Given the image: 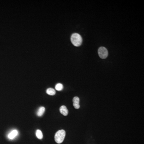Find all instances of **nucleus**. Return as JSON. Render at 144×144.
<instances>
[{
  "label": "nucleus",
  "instance_id": "obj_1",
  "mask_svg": "<svg viewBox=\"0 0 144 144\" xmlns=\"http://www.w3.org/2000/svg\"><path fill=\"white\" fill-rule=\"evenodd\" d=\"M71 41L72 44L75 47L81 46L82 43L81 36L78 33H74L71 36Z\"/></svg>",
  "mask_w": 144,
  "mask_h": 144
},
{
  "label": "nucleus",
  "instance_id": "obj_2",
  "mask_svg": "<svg viewBox=\"0 0 144 144\" xmlns=\"http://www.w3.org/2000/svg\"><path fill=\"white\" fill-rule=\"evenodd\" d=\"M66 132L64 130L58 131L55 135L54 140L58 144H60L63 142L65 137Z\"/></svg>",
  "mask_w": 144,
  "mask_h": 144
},
{
  "label": "nucleus",
  "instance_id": "obj_3",
  "mask_svg": "<svg viewBox=\"0 0 144 144\" xmlns=\"http://www.w3.org/2000/svg\"><path fill=\"white\" fill-rule=\"evenodd\" d=\"M98 53L99 57L102 59H106L108 55V52L106 48L101 47L98 50Z\"/></svg>",
  "mask_w": 144,
  "mask_h": 144
},
{
  "label": "nucleus",
  "instance_id": "obj_4",
  "mask_svg": "<svg viewBox=\"0 0 144 144\" xmlns=\"http://www.w3.org/2000/svg\"><path fill=\"white\" fill-rule=\"evenodd\" d=\"M79 98L78 97H76L73 98V106L75 109H79L80 108V104H79Z\"/></svg>",
  "mask_w": 144,
  "mask_h": 144
},
{
  "label": "nucleus",
  "instance_id": "obj_5",
  "mask_svg": "<svg viewBox=\"0 0 144 144\" xmlns=\"http://www.w3.org/2000/svg\"><path fill=\"white\" fill-rule=\"evenodd\" d=\"M18 134V132L16 130L14 129L10 132L8 135V138L10 139H13L17 136Z\"/></svg>",
  "mask_w": 144,
  "mask_h": 144
},
{
  "label": "nucleus",
  "instance_id": "obj_6",
  "mask_svg": "<svg viewBox=\"0 0 144 144\" xmlns=\"http://www.w3.org/2000/svg\"><path fill=\"white\" fill-rule=\"evenodd\" d=\"M60 113L64 116H67L68 115V113H69L67 108L64 105H63L60 107Z\"/></svg>",
  "mask_w": 144,
  "mask_h": 144
},
{
  "label": "nucleus",
  "instance_id": "obj_7",
  "mask_svg": "<svg viewBox=\"0 0 144 144\" xmlns=\"http://www.w3.org/2000/svg\"><path fill=\"white\" fill-rule=\"evenodd\" d=\"M45 109L44 107H40L38 109V110L37 113V114L38 116L41 117L43 115V114L45 112Z\"/></svg>",
  "mask_w": 144,
  "mask_h": 144
},
{
  "label": "nucleus",
  "instance_id": "obj_8",
  "mask_svg": "<svg viewBox=\"0 0 144 144\" xmlns=\"http://www.w3.org/2000/svg\"><path fill=\"white\" fill-rule=\"evenodd\" d=\"M46 92L47 94L50 95H54L56 94V91H55V90L51 88H48L46 91Z\"/></svg>",
  "mask_w": 144,
  "mask_h": 144
},
{
  "label": "nucleus",
  "instance_id": "obj_9",
  "mask_svg": "<svg viewBox=\"0 0 144 144\" xmlns=\"http://www.w3.org/2000/svg\"><path fill=\"white\" fill-rule=\"evenodd\" d=\"M36 135L38 139H42L43 138V134L40 130H37L36 132Z\"/></svg>",
  "mask_w": 144,
  "mask_h": 144
},
{
  "label": "nucleus",
  "instance_id": "obj_10",
  "mask_svg": "<svg viewBox=\"0 0 144 144\" xmlns=\"http://www.w3.org/2000/svg\"><path fill=\"white\" fill-rule=\"evenodd\" d=\"M63 88V85L61 83H58L55 86V89L58 91H60Z\"/></svg>",
  "mask_w": 144,
  "mask_h": 144
}]
</instances>
